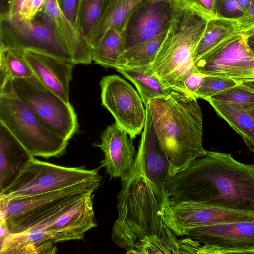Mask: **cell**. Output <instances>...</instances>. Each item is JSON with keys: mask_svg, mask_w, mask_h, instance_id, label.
Wrapping results in <instances>:
<instances>
[{"mask_svg": "<svg viewBox=\"0 0 254 254\" xmlns=\"http://www.w3.org/2000/svg\"><path fill=\"white\" fill-rule=\"evenodd\" d=\"M117 200L111 238L125 254H180V239L163 219L168 199L146 175L140 143L130 170L121 179Z\"/></svg>", "mask_w": 254, "mask_h": 254, "instance_id": "6da1fadb", "label": "cell"}, {"mask_svg": "<svg viewBox=\"0 0 254 254\" xmlns=\"http://www.w3.org/2000/svg\"><path fill=\"white\" fill-rule=\"evenodd\" d=\"M168 201H191L221 208L254 213V164L230 154L207 151L165 182Z\"/></svg>", "mask_w": 254, "mask_h": 254, "instance_id": "7a4b0ae2", "label": "cell"}, {"mask_svg": "<svg viewBox=\"0 0 254 254\" xmlns=\"http://www.w3.org/2000/svg\"><path fill=\"white\" fill-rule=\"evenodd\" d=\"M148 105L155 133L170 162V177L206 154L202 114L196 97L173 90Z\"/></svg>", "mask_w": 254, "mask_h": 254, "instance_id": "3957f363", "label": "cell"}, {"mask_svg": "<svg viewBox=\"0 0 254 254\" xmlns=\"http://www.w3.org/2000/svg\"><path fill=\"white\" fill-rule=\"evenodd\" d=\"M208 22L175 4L165 37L145 71L157 77L165 88L188 93L184 82L190 74L198 72L193 54Z\"/></svg>", "mask_w": 254, "mask_h": 254, "instance_id": "277c9868", "label": "cell"}, {"mask_svg": "<svg viewBox=\"0 0 254 254\" xmlns=\"http://www.w3.org/2000/svg\"><path fill=\"white\" fill-rule=\"evenodd\" d=\"M0 122L33 157L64 155L68 141L47 127L14 93L9 80L0 88Z\"/></svg>", "mask_w": 254, "mask_h": 254, "instance_id": "5b68a950", "label": "cell"}, {"mask_svg": "<svg viewBox=\"0 0 254 254\" xmlns=\"http://www.w3.org/2000/svg\"><path fill=\"white\" fill-rule=\"evenodd\" d=\"M102 177L59 190L12 198L0 204V215L11 234L31 229L63 207L93 193Z\"/></svg>", "mask_w": 254, "mask_h": 254, "instance_id": "8992f818", "label": "cell"}, {"mask_svg": "<svg viewBox=\"0 0 254 254\" xmlns=\"http://www.w3.org/2000/svg\"><path fill=\"white\" fill-rule=\"evenodd\" d=\"M40 13L39 18L36 15L31 20L0 16V47L34 51L73 61L54 21L42 10Z\"/></svg>", "mask_w": 254, "mask_h": 254, "instance_id": "52a82bcc", "label": "cell"}, {"mask_svg": "<svg viewBox=\"0 0 254 254\" xmlns=\"http://www.w3.org/2000/svg\"><path fill=\"white\" fill-rule=\"evenodd\" d=\"M16 96L50 130L68 141L79 128L72 106L43 84L34 75L11 80Z\"/></svg>", "mask_w": 254, "mask_h": 254, "instance_id": "ba28073f", "label": "cell"}, {"mask_svg": "<svg viewBox=\"0 0 254 254\" xmlns=\"http://www.w3.org/2000/svg\"><path fill=\"white\" fill-rule=\"evenodd\" d=\"M101 177L98 169L64 167L33 157L13 183L0 193V204L12 198L59 190Z\"/></svg>", "mask_w": 254, "mask_h": 254, "instance_id": "9c48e42d", "label": "cell"}, {"mask_svg": "<svg viewBox=\"0 0 254 254\" xmlns=\"http://www.w3.org/2000/svg\"><path fill=\"white\" fill-rule=\"evenodd\" d=\"M100 86L102 105L129 137L135 139L142 133L146 119V109L140 95L117 75L103 77Z\"/></svg>", "mask_w": 254, "mask_h": 254, "instance_id": "30bf717a", "label": "cell"}, {"mask_svg": "<svg viewBox=\"0 0 254 254\" xmlns=\"http://www.w3.org/2000/svg\"><path fill=\"white\" fill-rule=\"evenodd\" d=\"M164 221L177 237H184L190 229L218 224L254 221V213L221 208L191 201H168Z\"/></svg>", "mask_w": 254, "mask_h": 254, "instance_id": "8fae6325", "label": "cell"}, {"mask_svg": "<svg viewBox=\"0 0 254 254\" xmlns=\"http://www.w3.org/2000/svg\"><path fill=\"white\" fill-rule=\"evenodd\" d=\"M184 237L202 244L199 254H254V221L198 227Z\"/></svg>", "mask_w": 254, "mask_h": 254, "instance_id": "7c38bea8", "label": "cell"}, {"mask_svg": "<svg viewBox=\"0 0 254 254\" xmlns=\"http://www.w3.org/2000/svg\"><path fill=\"white\" fill-rule=\"evenodd\" d=\"M175 4L173 0H144L130 16L125 30V50L166 32Z\"/></svg>", "mask_w": 254, "mask_h": 254, "instance_id": "4fadbf2b", "label": "cell"}, {"mask_svg": "<svg viewBox=\"0 0 254 254\" xmlns=\"http://www.w3.org/2000/svg\"><path fill=\"white\" fill-rule=\"evenodd\" d=\"M34 75L47 88L69 103V83L76 64L71 60L34 51H24Z\"/></svg>", "mask_w": 254, "mask_h": 254, "instance_id": "5bb4252c", "label": "cell"}, {"mask_svg": "<svg viewBox=\"0 0 254 254\" xmlns=\"http://www.w3.org/2000/svg\"><path fill=\"white\" fill-rule=\"evenodd\" d=\"M116 122L102 132L97 146L104 153L101 166L111 178H124L130 170L135 156L133 139Z\"/></svg>", "mask_w": 254, "mask_h": 254, "instance_id": "9a60e30c", "label": "cell"}, {"mask_svg": "<svg viewBox=\"0 0 254 254\" xmlns=\"http://www.w3.org/2000/svg\"><path fill=\"white\" fill-rule=\"evenodd\" d=\"M93 197L91 193L81 199L55 221L41 229L56 243L84 240L85 233L97 226L93 210Z\"/></svg>", "mask_w": 254, "mask_h": 254, "instance_id": "2e32d148", "label": "cell"}, {"mask_svg": "<svg viewBox=\"0 0 254 254\" xmlns=\"http://www.w3.org/2000/svg\"><path fill=\"white\" fill-rule=\"evenodd\" d=\"M248 39L247 34L240 32L229 42L197 61V70L205 75L220 76L240 61L254 58Z\"/></svg>", "mask_w": 254, "mask_h": 254, "instance_id": "e0dca14e", "label": "cell"}, {"mask_svg": "<svg viewBox=\"0 0 254 254\" xmlns=\"http://www.w3.org/2000/svg\"><path fill=\"white\" fill-rule=\"evenodd\" d=\"M145 109V122L139 142L143 149L144 171L148 179L163 190L170 177V164L155 133L148 104Z\"/></svg>", "mask_w": 254, "mask_h": 254, "instance_id": "ac0fdd59", "label": "cell"}, {"mask_svg": "<svg viewBox=\"0 0 254 254\" xmlns=\"http://www.w3.org/2000/svg\"><path fill=\"white\" fill-rule=\"evenodd\" d=\"M33 157L0 122V193L13 183Z\"/></svg>", "mask_w": 254, "mask_h": 254, "instance_id": "d6986e66", "label": "cell"}, {"mask_svg": "<svg viewBox=\"0 0 254 254\" xmlns=\"http://www.w3.org/2000/svg\"><path fill=\"white\" fill-rule=\"evenodd\" d=\"M42 11L54 22L76 64H89L92 61L89 43L61 11L56 0H46Z\"/></svg>", "mask_w": 254, "mask_h": 254, "instance_id": "ffe728a7", "label": "cell"}, {"mask_svg": "<svg viewBox=\"0 0 254 254\" xmlns=\"http://www.w3.org/2000/svg\"><path fill=\"white\" fill-rule=\"evenodd\" d=\"M56 243L45 230L10 234L0 245V254H55Z\"/></svg>", "mask_w": 254, "mask_h": 254, "instance_id": "44dd1931", "label": "cell"}, {"mask_svg": "<svg viewBox=\"0 0 254 254\" xmlns=\"http://www.w3.org/2000/svg\"><path fill=\"white\" fill-rule=\"evenodd\" d=\"M144 0H104L101 15L90 41L95 45L110 28L125 29L133 12Z\"/></svg>", "mask_w": 254, "mask_h": 254, "instance_id": "7402d4cb", "label": "cell"}, {"mask_svg": "<svg viewBox=\"0 0 254 254\" xmlns=\"http://www.w3.org/2000/svg\"><path fill=\"white\" fill-rule=\"evenodd\" d=\"M240 32L235 17L220 15L208 21L193 54L194 64L207 54L229 42Z\"/></svg>", "mask_w": 254, "mask_h": 254, "instance_id": "603a6c76", "label": "cell"}, {"mask_svg": "<svg viewBox=\"0 0 254 254\" xmlns=\"http://www.w3.org/2000/svg\"><path fill=\"white\" fill-rule=\"evenodd\" d=\"M217 114L243 139L248 148L254 152V118L248 108L206 99Z\"/></svg>", "mask_w": 254, "mask_h": 254, "instance_id": "cb8c5ba5", "label": "cell"}, {"mask_svg": "<svg viewBox=\"0 0 254 254\" xmlns=\"http://www.w3.org/2000/svg\"><path fill=\"white\" fill-rule=\"evenodd\" d=\"M125 29L108 30L92 48V61L106 68L117 69L120 56L125 50Z\"/></svg>", "mask_w": 254, "mask_h": 254, "instance_id": "d4e9b609", "label": "cell"}, {"mask_svg": "<svg viewBox=\"0 0 254 254\" xmlns=\"http://www.w3.org/2000/svg\"><path fill=\"white\" fill-rule=\"evenodd\" d=\"M167 32L154 39L125 50L120 57L116 70L148 68L152 63Z\"/></svg>", "mask_w": 254, "mask_h": 254, "instance_id": "484cf974", "label": "cell"}, {"mask_svg": "<svg viewBox=\"0 0 254 254\" xmlns=\"http://www.w3.org/2000/svg\"><path fill=\"white\" fill-rule=\"evenodd\" d=\"M116 70L135 85L145 108L149 100L166 96L173 90L165 88L157 77L146 72L145 68L120 69Z\"/></svg>", "mask_w": 254, "mask_h": 254, "instance_id": "4316f807", "label": "cell"}, {"mask_svg": "<svg viewBox=\"0 0 254 254\" xmlns=\"http://www.w3.org/2000/svg\"><path fill=\"white\" fill-rule=\"evenodd\" d=\"M103 1L104 0H80L78 27L89 44L101 15Z\"/></svg>", "mask_w": 254, "mask_h": 254, "instance_id": "83f0119b", "label": "cell"}, {"mask_svg": "<svg viewBox=\"0 0 254 254\" xmlns=\"http://www.w3.org/2000/svg\"><path fill=\"white\" fill-rule=\"evenodd\" d=\"M0 63L5 67L8 78H25L32 76L34 73L25 59L24 51L0 47Z\"/></svg>", "mask_w": 254, "mask_h": 254, "instance_id": "f1b7e54d", "label": "cell"}, {"mask_svg": "<svg viewBox=\"0 0 254 254\" xmlns=\"http://www.w3.org/2000/svg\"><path fill=\"white\" fill-rule=\"evenodd\" d=\"M208 98L248 108L254 106V91L243 85L239 82L236 85Z\"/></svg>", "mask_w": 254, "mask_h": 254, "instance_id": "f546056e", "label": "cell"}, {"mask_svg": "<svg viewBox=\"0 0 254 254\" xmlns=\"http://www.w3.org/2000/svg\"><path fill=\"white\" fill-rule=\"evenodd\" d=\"M179 7L190 11L209 21L220 15L218 13V0H173Z\"/></svg>", "mask_w": 254, "mask_h": 254, "instance_id": "4dcf8cb0", "label": "cell"}, {"mask_svg": "<svg viewBox=\"0 0 254 254\" xmlns=\"http://www.w3.org/2000/svg\"><path fill=\"white\" fill-rule=\"evenodd\" d=\"M238 83L239 81L227 77L206 75L202 85L196 93L195 97L197 99L206 100L236 85Z\"/></svg>", "mask_w": 254, "mask_h": 254, "instance_id": "1f68e13d", "label": "cell"}, {"mask_svg": "<svg viewBox=\"0 0 254 254\" xmlns=\"http://www.w3.org/2000/svg\"><path fill=\"white\" fill-rule=\"evenodd\" d=\"M56 1L62 13L76 29L79 30L78 18L80 0H56Z\"/></svg>", "mask_w": 254, "mask_h": 254, "instance_id": "d6a6232c", "label": "cell"}, {"mask_svg": "<svg viewBox=\"0 0 254 254\" xmlns=\"http://www.w3.org/2000/svg\"><path fill=\"white\" fill-rule=\"evenodd\" d=\"M205 75L196 72L190 74L184 82V88L189 94L195 97V95L204 81Z\"/></svg>", "mask_w": 254, "mask_h": 254, "instance_id": "836d02e7", "label": "cell"}, {"mask_svg": "<svg viewBox=\"0 0 254 254\" xmlns=\"http://www.w3.org/2000/svg\"><path fill=\"white\" fill-rule=\"evenodd\" d=\"M33 0H12L8 16H17L23 19Z\"/></svg>", "mask_w": 254, "mask_h": 254, "instance_id": "e575fe53", "label": "cell"}, {"mask_svg": "<svg viewBox=\"0 0 254 254\" xmlns=\"http://www.w3.org/2000/svg\"><path fill=\"white\" fill-rule=\"evenodd\" d=\"M238 28L241 32L249 26L254 24V0L247 9L240 16L235 17Z\"/></svg>", "mask_w": 254, "mask_h": 254, "instance_id": "d590c367", "label": "cell"}, {"mask_svg": "<svg viewBox=\"0 0 254 254\" xmlns=\"http://www.w3.org/2000/svg\"><path fill=\"white\" fill-rule=\"evenodd\" d=\"M46 0H33L25 17L22 19L31 20L34 19L42 10Z\"/></svg>", "mask_w": 254, "mask_h": 254, "instance_id": "8d00e7d4", "label": "cell"}, {"mask_svg": "<svg viewBox=\"0 0 254 254\" xmlns=\"http://www.w3.org/2000/svg\"><path fill=\"white\" fill-rule=\"evenodd\" d=\"M221 5L225 12L234 14L241 13L238 0H221Z\"/></svg>", "mask_w": 254, "mask_h": 254, "instance_id": "74e56055", "label": "cell"}, {"mask_svg": "<svg viewBox=\"0 0 254 254\" xmlns=\"http://www.w3.org/2000/svg\"><path fill=\"white\" fill-rule=\"evenodd\" d=\"M12 0H0V16H8Z\"/></svg>", "mask_w": 254, "mask_h": 254, "instance_id": "f35d334b", "label": "cell"}, {"mask_svg": "<svg viewBox=\"0 0 254 254\" xmlns=\"http://www.w3.org/2000/svg\"><path fill=\"white\" fill-rule=\"evenodd\" d=\"M239 82L249 89L254 91V80H243Z\"/></svg>", "mask_w": 254, "mask_h": 254, "instance_id": "ab89813d", "label": "cell"}, {"mask_svg": "<svg viewBox=\"0 0 254 254\" xmlns=\"http://www.w3.org/2000/svg\"><path fill=\"white\" fill-rule=\"evenodd\" d=\"M248 36V44L251 51L254 55V33Z\"/></svg>", "mask_w": 254, "mask_h": 254, "instance_id": "60d3db41", "label": "cell"}, {"mask_svg": "<svg viewBox=\"0 0 254 254\" xmlns=\"http://www.w3.org/2000/svg\"><path fill=\"white\" fill-rule=\"evenodd\" d=\"M242 32H244L248 36L254 33V24L249 26L244 29Z\"/></svg>", "mask_w": 254, "mask_h": 254, "instance_id": "b9f144b4", "label": "cell"}, {"mask_svg": "<svg viewBox=\"0 0 254 254\" xmlns=\"http://www.w3.org/2000/svg\"><path fill=\"white\" fill-rule=\"evenodd\" d=\"M248 111L250 114L254 118V106L249 108Z\"/></svg>", "mask_w": 254, "mask_h": 254, "instance_id": "7bdbcfd3", "label": "cell"}]
</instances>
